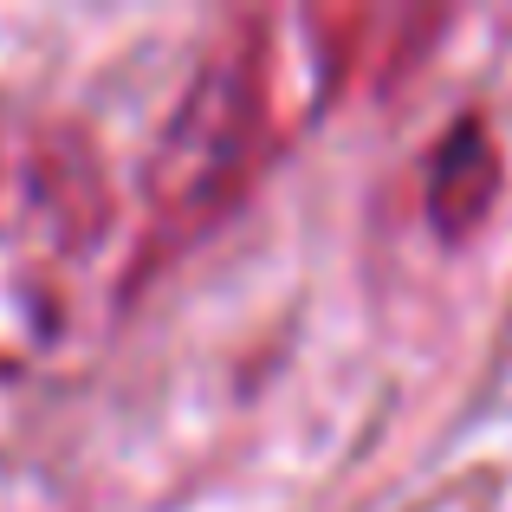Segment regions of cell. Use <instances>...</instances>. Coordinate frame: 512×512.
Listing matches in <instances>:
<instances>
[{
	"instance_id": "cell-1",
	"label": "cell",
	"mask_w": 512,
	"mask_h": 512,
	"mask_svg": "<svg viewBox=\"0 0 512 512\" xmlns=\"http://www.w3.org/2000/svg\"><path fill=\"white\" fill-rule=\"evenodd\" d=\"M20 175H26V163H13V169H7V188H0V234H7L13 201H20ZM39 344H46V331L26 325L20 312H7V305H0V370H13L7 357H26V350H39Z\"/></svg>"
}]
</instances>
